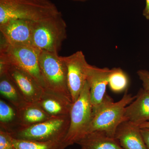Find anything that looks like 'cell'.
<instances>
[{
    "label": "cell",
    "instance_id": "6da1fadb",
    "mask_svg": "<svg viewBox=\"0 0 149 149\" xmlns=\"http://www.w3.org/2000/svg\"><path fill=\"white\" fill-rule=\"evenodd\" d=\"M136 97L126 92L120 100L114 102L111 97L106 94L102 102L93 108L92 120L86 134L95 131H101L115 138L118 127L121 123L125 121L126 107L135 100Z\"/></svg>",
    "mask_w": 149,
    "mask_h": 149
},
{
    "label": "cell",
    "instance_id": "7a4b0ae2",
    "mask_svg": "<svg viewBox=\"0 0 149 149\" xmlns=\"http://www.w3.org/2000/svg\"><path fill=\"white\" fill-rule=\"evenodd\" d=\"M61 13L54 3L48 5L29 0H0V24L16 19L40 21Z\"/></svg>",
    "mask_w": 149,
    "mask_h": 149
},
{
    "label": "cell",
    "instance_id": "3957f363",
    "mask_svg": "<svg viewBox=\"0 0 149 149\" xmlns=\"http://www.w3.org/2000/svg\"><path fill=\"white\" fill-rule=\"evenodd\" d=\"M70 123V115L52 116L35 125L17 127L9 133L13 138L17 140L40 142L64 141Z\"/></svg>",
    "mask_w": 149,
    "mask_h": 149
},
{
    "label": "cell",
    "instance_id": "277c9868",
    "mask_svg": "<svg viewBox=\"0 0 149 149\" xmlns=\"http://www.w3.org/2000/svg\"><path fill=\"white\" fill-rule=\"evenodd\" d=\"M67 25L61 13L38 22H34L32 45L40 50L58 54L67 38Z\"/></svg>",
    "mask_w": 149,
    "mask_h": 149
},
{
    "label": "cell",
    "instance_id": "5b68a950",
    "mask_svg": "<svg viewBox=\"0 0 149 149\" xmlns=\"http://www.w3.org/2000/svg\"><path fill=\"white\" fill-rule=\"evenodd\" d=\"M39 61L47 90L72 102L68 87L66 66L61 56L56 53L41 50Z\"/></svg>",
    "mask_w": 149,
    "mask_h": 149
},
{
    "label": "cell",
    "instance_id": "8992f818",
    "mask_svg": "<svg viewBox=\"0 0 149 149\" xmlns=\"http://www.w3.org/2000/svg\"><path fill=\"white\" fill-rule=\"evenodd\" d=\"M40 51L32 46L10 45L1 37L0 54L9 64L18 67L29 73L40 87L46 90L39 65Z\"/></svg>",
    "mask_w": 149,
    "mask_h": 149
},
{
    "label": "cell",
    "instance_id": "52a82bcc",
    "mask_svg": "<svg viewBox=\"0 0 149 149\" xmlns=\"http://www.w3.org/2000/svg\"><path fill=\"white\" fill-rule=\"evenodd\" d=\"M93 113L90 87L87 82L70 109L69 129L64 140L67 147L76 144L86 135L92 120Z\"/></svg>",
    "mask_w": 149,
    "mask_h": 149
},
{
    "label": "cell",
    "instance_id": "ba28073f",
    "mask_svg": "<svg viewBox=\"0 0 149 149\" xmlns=\"http://www.w3.org/2000/svg\"><path fill=\"white\" fill-rule=\"evenodd\" d=\"M61 58L66 66L68 87L72 103H74L79 97L87 83L90 64L81 51Z\"/></svg>",
    "mask_w": 149,
    "mask_h": 149
},
{
    "label": "cell",
    "instance_id": "9c48e42d",
    "mask_svg": "<svg viewBox=\"0 0 149 149\" xmlns=\"http://www.w3.org/2000/svg\"><path fill=\"white\" fill-rule=\"evenodd\" d=\"M34 21L12 19L0 24L1 37L12 45L32 46Z\"/></svg>",
    "mask_w": 149,
    "mask_h": 149
},
{
    "label": "cell",
    "instance_id": "30bf717a",
    "mask_svg": "<svg viewBox=\"0 0 149 149\" xmlns=\"http://www.w3.org/2000/svg\"><path fill=\"white\" fill-rule=\"evenodd\" d=\"M7 74L27 102L36 103L40 100L45 90L29 73L18 67L9 64Z\"/></svg>",
    "mask_w": 149,
    "mask_h": 149
},
{
    "label": "cell",
    "instance_id": "8fae6325",
    "mask_svg": "<svg viewBox=\"0 0 149 149\" xmlns=\"http://www.w3.org/2000/svg\"><path fill=\"white\" fill-rule=\"evenodd\" d=\"M111 69L100 68L89 65L87 82L90 87L91 101L93 108L98 106L106 95Z\"/></svg>",
    "mask_w": 149,
    "mask_h": 149
},
{
    "label": "cell",
    "instance_id": "7c38bea8",
    "mask_svg": "<svg viewBox=\"0 0 149 149\" xmlns=\"http://www.w3.org/2000/svg\"><path fill=\"white\" fill-rule=\"evenodd\" d=\"M115 138L123 149H147L139 125L125 120L119 125Z\"/></svg>",
    "mask_w": 149,
    "mask_h": 149
},
{
    "label": "cell",
    "instance_id": "4fadbf2b",
    "mask_svg": "<svg viewBox=\"0 0 149 149\" xmlns=\"http://www.w3.org/2000/svg\"><path fill=\"white\" fill-rule=\"evenodd\" d=\"M136 98L126 107L125 120L140 125L149 121V93L141 89Z\"/></svg>",
    "mask_w": 149,
    "mask_h": 149
},
{
    "label": "cell",
    "instance_id": "5bb4252c",
    "mask_svg": "<svg viewBox=\"0 0 149 149\" xmlns=\"http://www.w3.org/2000/svg\"><path fill=\"white\" fill-rule=\"evenodd\" d=\"M37 103L50 116L69 115L73 103L49 90H45Z\"/></svg>",
    "mask_w": 149,
    "mask_h": 149
},
{
    "label": "cell",
    "instance_id": "9a60e30c",
    "mask_svg": "<svg viewBox=\"0 0 149 149\" xmlns=\"http://www.w3.org/2000/svg\"><path fill=\"white\" fill-rule=\"evenodd\" d=\"M76 144L86 149H123L115 138L101 131L88 133Z\"/></svg>",
    "mask_w": 149,
    "mask_h": 149
},
{
    "label": "cell",
    "instance_id": "2e32d148",
    "mask_svg": "<svg viewBox=\"0 0 149 149\" xmlns=\"http://www.w3.org/2000/svg\"><path fill=\"white\" fill-rule=\"evenodd\" d=\"M17 111L18 127H27L48 120L50 116L36 103H27Z\"/></svg>",
    "mask_w": 149,
    "mask_h": 149
},
{
    "label": "cell",
    "instance_id": "e0dca14e",
    "mask_svg": "<svg viewBox=\"0 0 149 149\" xmlns=\"http://www.w3.org/2000/svg\"><path fill=\"white\" fill-rule=\"evenodd\" d=\"M0 93L16 109H19L27 103L13 80L7 73L0 75Z\"/></svg>",
    "mask_w": 149,
    "mask_h": 149
},
{
    "label": "cell",
    "instance_id": "ac0fdd59",
    "mask_svg": "<svg viewBox=\"0 0 149 149\" xmlns=\"http://www.w3.org/2000/svg\"><path fill=\"white\" fill-rule=\"evenodd\" d=\"M1 129L8 133L18 127L17 111L5 101L0 100Z\"/></svg>",
    "mask_w": 149,
    "mask_h": 149
},
{
    "label": "cell",
    "instance_id": "d6986e66",
    "mask_svg": "<svg viewBox=\"0 0 149 149\" xmlns=\"http://www.w3.org/2000/svg\"><path fill=\"white\" fill-rule=\"evenodd\" d=\"M13 143L16 149H65L67 147L64 141L40 142L13 138Z\"/></svg>",
    "mask_w": 149,
    "mask_h": 149
},
{
    "label": "cell",
    "instance_id": "ffe728a7",
    "mask_svg": "<svg viewBox=\"0 0 149 149\" xmlns=\"http://www.w3.org/2000/svg\"><path fill=\"white\" fill-rule=\"evenodd\" d=\"M129 84L127 74L120 68L111 69L108 79V85L111 91L114 93L125 91Z\"/></svg>",
    "mask_w": 149,
    "mask_h": 149
},
{
    "label": "cell",
    "instance_id": "44dd1931",
    "mask_svg": "<svg viewBox=\"0 0 149 149\" xmlns=\"http://www.w3.org/2000/svg\"><path fill=\"white\" fill-rule=\"evenodd\" d=\"M0 149H16L13 143V138L7 131L0 129Z\"/></svg>",
    "mask_w": 149,
    "mask_h": 149
},
{
    "label": "cell",
    "instance_id": "7402d4cb",
    "mask_svg": "<svg viewBox=\"0 0 149 149\" xmlns=\"http://www.w3.org/2000/svg\"><path fill=\"white\" fill-rule=\"evenodd\" d=\"M137 74L142 81L143 89L149 93V71L146 70H139L137 71Z\"/></svg>",
    "mask_w": 149,
    "mask_h": 149
},
{
    "label": "cell",
    "instance_id": "603a6c76",
    "mask_svg": "<svg viewBox=\"0 0 149 149\" xmlns=\"http://www.w3.org/2000/svg\"><path fill=\"white\" fill-rule=\"evenodd\" d=\"M142 137L147 149H149V128H141Z\"/></svg>",
    "mask_w": 149,
    "mask_h": 149
},
{
    "label": "cell",
    "instance_id": "cb8c5ba5",
    "mask_svg": "<svg viewBox=\"0 0 149 149\" xmlns=\"http://www.w3.org/2000/svg\"><path fill=\"white\" fill-rule=\"evenodd\" d=\"M143 15L148 20H149V0H146V5L143 13Z\"/></svg>",
    "mask_w": 149,
    "mask_h": 149
},
{
    "label": "cell",
    "instance_id": "d4e9b609",
    "mask_svg": "<svg viewBox=\"0 0 149 149\" xmlns=\"http://www.w3.org/2000/svg\"><path fill=\"white\" fill-rule=\"evenodd\" d=\"M29 1L40 3L43 4L48 5H52L54 4L50 0H29Z\"/></svg>",
    "mask_w": 149,
    "mask_h": 149
},
{
    "label": "cell",
    "instance_id": "484cf974",
    "mask_svg": "<svg viewBox=\"0 0 149 149\" xmlns=\"http://www.w3.org/2000/svg\"><path fill=\"white\" fill-rule=\"evenodd\" d=\"M139 126H140V128H149V121L139 125Z\"/></svg>",
    "mask_w": 149,
    "mask_h": 149
},
{
    "label": "cell",
    "instance_id": "4316f807",
    "mask_svg": "<svg viewBox=\"0 0 149 149\" xmlns=\"http://www.w3.org/2000/svg\"><path fill=\"white\" fill-rule=\"evenodd\" d=\"M70 1H74L77 2H85L89 0H70Z\"/></svg>",
    "mask_w": 149,
    "mask_h": 149
},
{
    "label": "cell",
    "instance_id": "83f0119b",
    "mask_svg": "<svg viewBox=\"0 0 149 149\" xmlns=\"http://www.w3.org/2000/svg\"><path fill=\"white\" fill-rule=\"evenodd\" d=\"M80 149H86L84 148H80Z\"/></svg>",
    "mask_w": 149,
    "mask_h": 149
}]
</instances>
